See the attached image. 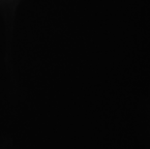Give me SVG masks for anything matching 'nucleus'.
<instances>
[]
</instances>
